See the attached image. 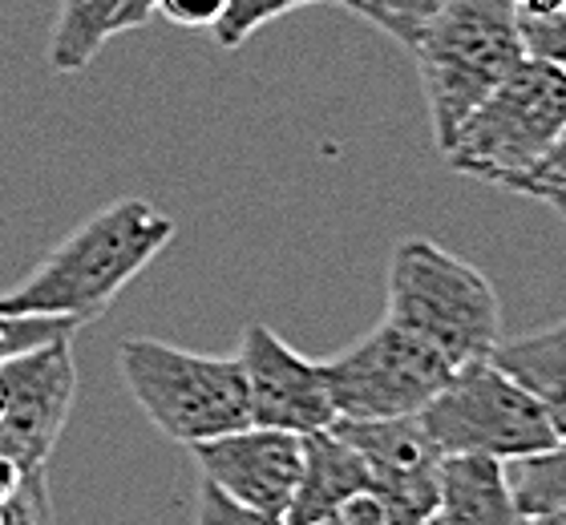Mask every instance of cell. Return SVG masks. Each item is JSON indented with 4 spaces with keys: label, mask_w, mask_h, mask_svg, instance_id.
<instances>
[{
    "label": "cell",
    "mask_w": 566,
    "mask_h": 525,
    "mask_svg": "<svg viewBox=\"0 0 566 525\" xmlns=\"http://www.w3.org/2000/svg\"><path fill=\"white\" fill-rule=\"evenodd\" d=\"M175 239V219L126 195L73 227L21 283L0 292V312L90 324L118 300Z\"/></svg>",
    "instance_id": "1"
},
{
    "label": "cell",
    "mask_w": 566,
    "mask_h": 525,
    "mask_svg": "<svg viewBox=\"0 0 566 525\" xmlns=\"http://www.w3.org/2000/svg\"><path fill=\"white\" fill-rule=\"evenodd\" d=\"M409 53L421 73L437 150H446L461 122L526 61L510 0H441Z\"/></svg>",
    "instance_id": "2"
},
{
    "label": "cell",
    "mask_w": 566,
    "mask_h": 525,
    "mask_svg": "<svg viewBox=\"0 0 566 525\" xmlns=\"http://www.w3.org/2000/svg\"><path fill=\"white\" fill-rule=\"evenodd\" d=\"M385 319L421 336L453 368L485 360L502 344V307L494 283L470 259L429 239H401L392 246Z\"/></svg>",
    "instance_id": "3"
},
{
    "label": "cell",
    "mask_w": 566,
    "mask_h": 525,
    "mask_svg": "<svg viewBox=\"0 0 566 525\" xmlns=\"http://www.w3.org/2000/svg\"><path fill=\"white\" fill-rule=\"evenodd\" d=\"M118 372L146 420L182 449L251 424L248 380L235 356H207L166 339L130 336L118 344Z\"/></svg>",
    "instance_id": "4"
},
{
    "label": "cell",
    "mask_w": 566,
    "mask_h": 525,
    "mask_svg": "<svg viewBox=\"0 0 566 525\" xmlns=\"http://www.w3.org/2000/svg\"><path fill=\"white\" fill-rule=\"evenodd\" d=\"M566 122V70L526 57L485 97L449 141L446 158L458 175L522 195L534 170L555 150Z\"/></svg>",
    "instance_id": "5"
},
{
    "label": "cell",
    "mask_w": 566,
    "mask_h": 525,
    "mask_svg": "<svg viewBox=\"0 0 566 525\" xmlns=\"http://www.w3.org/2000/svg\"><path fill=\"white\" fill-rule=\"evenodd\" d=\"M417 417L446 456H494L510 465L558 441L543 405L490 356L461 364Z\"/></svg>",
    "instance_id": "6"
},
{
    "label": "cell",
    "mask_w": 566,
    "mask_h": 525,
    "mask_svg": "<svg viewBox=\"0 0 566 525\" xmlns=\"http://www.w3.org/2000/svg\"><path fill=\"white\" fill-rule=\"evenodd\" d=\"M319 364L336 420L417 417L458 372L441 351L392 319H380L373 332Z\"/></svg>",
    "instance_id": "7"
},
{
    "label": "cell",
    "mask_w": 566,
    "mask_h": 525,
    "mask_svg": "<svg viewBox=\"0 0 566 525\" xmlns=\"http://www.w3.org/2000/svg\"><path fill=\"white\" fill-rule=\"evenodd\" d=\"M70 339H49L0 364V456L21 473L49 465L73 412L77 364Z\"/></svg>",
    "instance_id": "8"
},
{
    "label": "cell",
    "mask_w": 566,
    "mask_h": 525,
    "mask_svg": "<svg viewBox=\"0 0 566 525\" xmlns=\"http://www.w3.org/2000/svg\"><path fill=\"white\" fill-rule=\"evenodd\" d=\"M332 429L353 444L368 469V497L385 510L389 525H429L441 502L446 453L424 432L421 417L397 420H336Z\"/></svg>",
    "instance_id": "9"
},
{
    "label": "cell",
    "mask_w": 566,
    "mask_h": 525,
    "mask_svg": "<svg viewBox=\"0 0 566 525\" xmlns=\"http://www.w3.org/2000/svg\"><path fill=\"white\" fill-rule=\"evenodd\" d=\"M235 360L248 380L251 424L295 432V437H312L336 424L324 364L307 360L304 351H295L268 324L243 327Z\"/></svg>",
    "instance_id": "10"
},
{
    "label": "cell",
    "mask_w": 566,
    "mask_h": 525,
    "mask_svg": "<svg viewBox=\"0 0 566 525\" xmlns=\"http://www.w3.org/2000/svg\"><path fill=\"white\" fill-rule=\"evenodd\" d=\"M190 456L202 481L223 490L231 502L283 517L300 485V469H304V437L248 424V429L195 444Z\"/></svg>",
    "instance_id": "11"
},
{
    "label": "cell",
    "mask_w": 566,
    "mask_h": 525,
    "mask_svg": "<svg viewBox=\"0 0 566 525\" xmlns=\"http://www.w3.org/2000/svg\"><path fill=\"white\" fill-rule=\"evenodd\" d=\"M360 493H368V469L360 453L336 429L312 432L304 437V469H300V485H295L283 522L319 525Z\"/></svg>",
    "instance_id": "12"
},
{
    "label": "cell",
    "mask_w": 566,
    "mask_h": 525,
    "mask_svg": "<svg viewBox=\"0 0 566 525\" xmlns=\"http://www.w3.org/2000/svg\"><path fill=\"white\" fill-rule=\"evenodd\" d=\"M429 525H531L494 456H446L441 502Z\"/></svg>",
    "instance_id": "13"
},
{
    "label": "cell",
    "mask_w": 566,
    "mask_h": 525,
    "mask_svg": "<svg viewBox=\"0 0 566 525\" xmlns=\"http://www.w3.org/2000/svg\"><path fill=\"white\" fill-rule=\"evenodd\" d=\"M490 360L506 368L526 392L546 409L558 437H566V319L526 336L502 339Z\"/></svg>",
    "instance_id": "14"
},
{
    "label": "cell",
    "mask_w": 566,
    "mask_h": 525,
    "mask_svg": "<svg viewBox=\"0 0 566 525\" xmlns=\"http://www.w3.org/2000/svg\"><path fill=\"white\" fill-rule=\"evenodd\" d=\"M134 0H61L53 36H49V65L53 73H82L118 33L122 17Z\"/></svg>",
    "instance_id": "15"
},
{
    "label": "cell",
    "mask_w": 566,
    "mask_h": 525,
    "mask_svg": "<svg viewBox=\"0 0 566 525\" xmlns=\"http://www.w3.org/2000/svg\"><path fill=\"white\" fill-rule=\"evenodd\" d=\"M510 493L526 517L566 510V437L534 456H518L506 465Z\"/></svg>",
    "instance_id": "16"
},
{
    "label": "cell",
    "mask_w": 566,
    "mask_h": 525,
    "mask_svg": "<svg viewBox=\"0 0 566 525\" xmlns=\"http://www.w3.org/2000/svg\"><path fill=\"white\" fill-rule=\"evenodd\" d=\"M344 9H353L356 17H365L380 29V33H389L397 45L413 49L417 36L424 33V24L433 21L437 9H441V0H336Z\"/></svg>",
    "instance_id": "17"
},
{
    "label": "cell",
    "mask_w": 566,
    "mask_h": 525,
    "mask_svg": "<svg viewBox=\"0 0 566 525\" xmlns=\"http://www.w3.org/2000/svg\"><path fill=\"white\" fill-rule=\"evenodd\" d=\"M283 12H292V0H227L211 36L219 41V49H239L248 45V36L260 33L263 24L280 21Z\"/></svg>",
    "instance_id": "18"
},
{
    "label": "cell",
    "mask_w": 566,
    "mask_h": 525,
    "mask_svg": "<svg viewBox=\"0 0 566 525\" xmlns=\"http://www.w3.org/2000/svg\"><path fill=\"white\" fill-rule=\"evenodd\" d=\"M77 327L70 319H49V315H9L0 312V364L9 356H21L29 348H41L49 339L73 336Z\"/></svg>",
    "instance_id": "19"
},
{
    "label": "cell",
    "mask_w": 566,
    "mask_h": 525,
    "mask_svg": "<svg viewBox=\"0 0 566 525\" xmlns=\"http://www.w3.org/2000/svg\"><path fill=\"white\" fill-rule=\"evenodd\" d=\"M0 525H53V497H49L45 469L24 473L17 493L0 505Z\"/></svg>",
    "instance_id": "20"
},
{
    "label": "cell",
    "mask_w": 566,
    "mask_h": 525,
    "mask_svg": "<svg viewBox=\"0 0 566 525\" xmlns=\"http://www.w3.org/2000/svg\"><path fill=\"white\" fill-rule=\"evenodd\" d=\"M195 525H287L283 517L260 514L248 505L231 502L211 481H199V502H195Z\"/></svg>",
    "instance_id": "21"
},
{
    "label": "cell",
    "mask_w": 566,
    "mask_h": 525,
    "mask_svg": "<svg viewBox=\"0 0 566 525\" xmlns=\"http://www.w3.org/2000/svg\"><path fill=\"white\" fill-rule=\"evenodd\" d=\"M522 45H526V57L534 61H551V65H563L566 70V4L543 21H518Z\"/></svg>",
    "instance_id": "22"
},
{
    "label": "cell",
    "mask_w": 566,
    "mask_h": 525,
    "mask_svg": "<svg viewBox=\"0 0 566 525\" xmlns=\"http://www.w3.org/2000/svg\"><path fill=\"white\" fill-rule=\"evenodd\" d=\"M558 187H566V122H563V134H558V141H555V150L546 154V162L534 170V178L526 182V199H538L543 202L551 190H558Z\"/></svg>",
    "instance_id": "23"
},
{
    "label": "cell",
    "mask_w": 566,
    "mask_h": 525,
    "mask_svg": "<svg viewBox=\"0 0 566 525\" xmlns=\"http://www.w3.org/2000/svg\"><path fill=\"white\" fill-rule=\"evenodd\" d=\"M546 207H551V210H555V214H563V219H566V187H558V190H551V195H546Z\"/></svg>",
    "instance_id": "24"
},
{
    "label": "cell",
    "mask_w": 566,
    "mask_h": 525,
    "mask_svg": "<svg viewBox=\"0 0 566 525\" xmlns=\"http://www.w3.org/2000/svg\"><path fill=\"white\" fill-rule=\"evenodd\" d=\"M531 525H566V510H558V514H543V517H531Z\"/></svg>",
    "instance_id": "25"
},
{
    "label": "cell",
    "mask_w": 566,
    "mask_h": 525,
    "mask_svg": "<svg viewBox=\"0 0 566 525\" xmlns=\"http://www.w3.org/2000/svg\"><path fill=\"white\" fill-rule=\"evenodd\" d=\"M307 4H324V0H292V9H307Z\"/></svg>",
    "instance_id": "26"
},
{
    "label": "cell",
    "mask_w": 566,
    "mask_h": 525,
    "mask_svg": "<svg viewBox=\"0 0 566 525\" xmlns=\"http://www.w3.org/2000/svg\"><path fill=\"white\" fill-rule=\"evenodd\" d=\"M130 9H134V4H130ZM130 9H126V12H130ZM122 21H126V17H122ZM118 33H122V24H118Z\"/></svg>",
    "instance_id": "27"
}]
</instances>
